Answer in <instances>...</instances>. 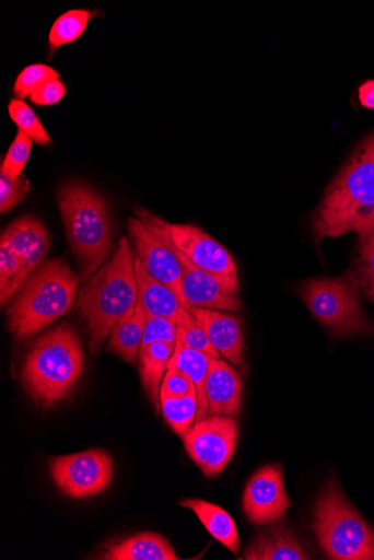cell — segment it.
<instances>
[{
  "instance_id": "cell-1",
  "label": "cell",
  "mask_w": 374,
  "mask_h": 560,
  "mask_svg": "<svg viewBox=\"0 0 374 560\" xmlns=\"http://www.w3.org/2000/svg\"><path fill=\"white\" fill-rule=\"evenodd\" d=\"M312 230L318 242L352 232L361 236L374 230V133L326 188Z\"/></svg>"
},
{
  "instance_id": "cell-2",
  "label": "cell",
  "mask_w": 374,
  "mask_h": 560,
  "mask_svg": "<svg viewBox=\"0 0 374 560\" xmlns=\"http://www.w3.org/2000/svg\"><path fill=\"white\" fill-rule=\"evenodd\" d=\"M137 300L133 256L128 240L122 237L113 259L85 283L79 296L78 311L87 323L92 353L100 352Z\"/></svg>"
},
{
  "instance_id": "cell-3",
  "label": "cell",
  "mask_w": 374,
  "mask_h": 560,
  "mask_svg": "<svg viewBox=\"0 0 374 560\" xmlns=\"http://www.w3.org/2000/svg\"><path fill=\"white\" fill-rule=\"evenodd\" d=\"M84 353L77 332L58 327L39 337L28 351L22 369L27 394L44 409L66 399L80 381Z\"/></svg>"
},
{
  "instance_id": "cell-4",
  "label": "cell",
  "mask_w": 374,
  "mask_h": 560,
  "mask_svg": "<svg viewBox=\"0 0 374 560\" xmlns=\"http://www.w3.org/2000/svg\"><path fill=\"white\" fill-rule=\"evenodd\" d=\"M58 201L71 249L86 283L100 271L113 247L110 209L97 190L79 182L65 184Z\"/></svg>"
},
{
  "instance_id": "cell-5",
  "label": "cell",
  "mask_w": 374,
  "mask_h": 560,
  "mask_svg": "<svg viewBox=\"0 0 374 560\" xmlns=\"http://www.w3.org/2000/svg\"><path fill=\"white\" fill-rule=\"evenodd\" d=\"M79 284L66 261L44 262L10 305L9 330L23 340L51 326L72 308Z\"/></svg>"
},
{
  "instance_id": "cell-6",
  "label": "cell",
  "mask_w": 374,
  "mask_h": 560,
  "mask_svg": "<svg viewBox=\"0 0 374 560\" xmlns=\"http://www.w3.org/2000/svg\"><path fill=\"white\" fill-rule=\"evenodd\" d=\"M313 527L327 557L336 560L374 559V532L348 501L337 481H329L318 498Z\"/></svg>"
},
{
  "instance_id": "cell-7",
  "label": "cell",
  "mask_w": 374,
  "mask_h": 560,
  "mask_svg": "<svg viewBox=\"0 0 374 560\" xmlns=\"http://www.w3.org/2000/svg\"><path fill=\"white\" fill-rule=\"evenodd\" d=\"M360 287L353 271L338 279H313L300 293L307 308L325 328L337 336L372 332L360 304Z\"/></svg>"
},
{
  "instance_id": "cell-8",
  "label": "cell",
  "mask_w": 374,
  "mask_h": 560,
  "mask_svg": "<svg viewBox=\"0 0 374 560\" xmlns=\"http://www.w3.org/2000/svg\"><path fill=\"white\" fill-rule=\"evenodd\" d=\"M136 215L154 235L196 267L215 276L233 291H241L235 260L204 231L194 225L168 223L144 209H137Z\"/></svg>"
},
{
  "instance_id": "cell-9",
  "label": "cell",
  "mask_w": 374,
  "mask_h": 560,
  "mask_svg": "<svg viewBox=\"0 0 374 560\" xmlns=\"http://www.w3.org/2000/svg\"><path fill=\"white\" fill-rule=\"evenodd\" d=\"M239 438V425L235 418L208 417L197 422L183 435L187 454L204 476H219L232 459Z\"/></svg>"
},
{
  "instance_id": "cell-10",
  "label": "cell",
  "mask_w": 374,
  "mask_h": 560,
  "mask_svg": "<svg viewBox=\"0 0 374 560\" xmlns=\"http://www.w3.org/2000/svg\"><path fill=\"white\" fill-rule=\"evenodd\" d=\"M50 470L55 483L69 497L90 498L108 489L114 462L104 450H89L54 457Z\"/></svg>"
},
{
  "instance_id": "cell-11",
  "label": "cell",
  "mask_w": 374,
  "mask_h": 560,
  "mask_svg": "<svg viewBox=\"0 0 374 560\" xmlns=\"http://www.w3.org/2000/svg\"><path fill=\"white\" fill-rule=\"evenodd\" d=\"M291 505L282 466H266L252 477L243 499L244 512L252 524L264 526L282 520Z\"/></svg>"
},
{
  "instance_id": "cell-12",
  "label": "cell",
  "mask_w": 374,
  "mask_h": 560,
  "mask_svg": "<svg viewBox=\"0 0 374 560\" xmlns=\"http://www.w3.org/2000/svg\"><path fill=\"white\" fill-rule=\"evenodd\" d=\"M128 231L144 269L155 280L173 290L187 310L189 305L183 294L182 267L174 250L139 219H129Z\"/></svg>"
},
{
  "instance_id": "cell-13",
  "label": "cell",
  "mask_w": 374,
  "mask_h": 560,
  "mask_svg": "<svg viewBox=\"0 0 374 560\" xmlns=\"http://www.w3.org/2000/svg\"><path fill=\"white\" fill-rule=\"evenodd\" d=\"M172 249L182 267L183 294L189 307L232 313L242 311L239 292L233 291L219 278L196 267L178 250Z\"/></svg>"
},
{
  "instance_id": "cell-14",
  "label": "cell",
  "mask_w": 374,
  "mask_h": 560,
  "mask_svg": "<svg viewBox=\"0 0 374 560\" xmlns=\"http://www.w3.org/2000/svg\"><path fill=\"white\" fill-rule=\"evenodd\" d=\"M135 276L138 294L148 316L172 322L177 327H189L197 322L186 310L177 294L165 284L155 280L143 267L138 256H133Z\"/></svg>"
},
{
  "instance_id": "cell-15",
  "label": "cell",
  "mask_w": 374,
  "mask_h": 560,
  "mask_svg": "<svg viewBox=\"0 0 374 560\" xmlns=\"http://www.w3.org/2000/svg\"><path fill=\"white\" fill-rule=\"evenodd\" d=\"M207 332L214 348L233 366L245 365V340L242 320L221 311L187 308Z\"/></svg>"
},
{
  "instance_id": "cell-16",
  "label": "cell",
  "mask_w": 374,
  "mask_h": 560,
  "mask_svg": "<svg viewBox=\"0 0 374 560\" xmlns=\"http://www.w3.org/2000/svg\"><path fill=\"white\" fill-rule=\"evenodd\" d=\"M208 417L236 418L242 410L244 381L241 373L221 359H213L204 384Z\"/></svg>"
},
{
  "instance_id": "cell-17",
  "label": "cell",
  "mask_w": 374,
  "mask_h": 560,
  "mask_svg": "<svg viewBox=\"0 0 374 560\" xmlns=\"http://www.w3.org/2000/svg\"><path fill=\"white\" fill-rule=\"evenodd\" d=\"M17 254L23 266L25 283L43 265L51 244L50 235L42 222L24 217L13 222L2 234Z\"/></svg>"
},
{
  "instance_id": "cell-18",
  "label": "cell",
  "mask_w": 374,
  "mask_h": 560,
  "mask_svg": "<svg viewBox=\"0 0 374 560\" xmlns=\"http://www.w3.org/2000/svg\"><path fill=\"white\" fill-rule=\"evenodd\" d=\"M249 560H306L304 547L285 522L277 521L264 529L245 551Z\"/></svg>"
},
{
  "instance_id": "cell-19",
  "label": "cell",
  "mask_w": 374,
  "mask_h": 560,
  "mask_svg": "<svg viewBox=\"0 0 374 560\" xmlns=\"http://www.w3.org/2000/svg\"><path fill=\"white\" fill-rule=\"evenodd\" d=\"M101 559L106 560H176L179 559L163 536L142 533L107 546Z\"/></svg>"
},
{
  "instance_id": "cell-20",
  "label": "cell",
  "mask_w": 374,
  "mask_h": 560,
  "mask_svg": "<svg viewBox=\"0 0 374 560\" xmlns=\"http://www.w3.org/2000/svg\"><path fill=\"white\" fill-rule=\"evenodd\" d=\"M179 505L191 509L209 534L231 552H239L241 539L236 523L224 509L200 499H186Z\"/></svg>"
},
{
  "instance_id": "cell-21",
  "label": "cell",
  "mask_w": 374,
  "mask_h": 560,
  "mask_svg": "<svg viewBox=\"0 0 374 560\" xmlns=\"http://www.w3.org/2000/svg\"><path fill=\"white\" fill-rule=\"evenodd\" d=\"M148 314L138 294L135 308L121 319L109 337L107 349L129 364H136L142 346Z\"/></svg>"
},
{
  "instance_id": "cell-22",
  "label": "cell",
  "mask_w": 374,
  "mask_h": 560,
  "mask_svg": "<svg viewBox=\"0 0 374 560\" xmlns=\"http://www.w3.org/2000/svg\"><path fill=\"white\" fill-rule=\"evenodd\" d=\"M174 350L175 343L165 341L154 342L139 350L140 377L156 413L161 412V386Z\"/></svg>"
},
{
  "instance_id": "cell-23",
  "label": "cell",
  "mask_w": 374,
  "mask_h": 560,
  "mask_svg": "<svg viewBox=\"0 0 374 560\" xmlns=\"http://www.w3.org/2000/svg\"><path fill=\"white\" fill-rule=\"evenodd\" d=\"M213 359L214 358H212V355L187 347L183 342L176 340L175 350L168 363V369L183 371L191 377L196 385L198 393L197 422L208 418V401L204 392V384Z\"/></svg>"
},
{
  "instance_id": "cell-24",
  "label": "cell",
  "mask_w": 374,
  "mask_h": 560,
  "mask_svg": "<svg viewBox=\"0 0 374 560\" xmlns=\"http://www.w3.org/2000/svg\"><path fill=\"white\" fill-rule=\"evenodd\" d=\"M25 285L22 262L9 241L0 240V301L5 305Z\"/></svg>"
},
{
  "instance_id": "cell-25",
  "label": "cell",
  "mask_w": 374,
  "mask_h": 560,
  "mask_svg": "<svg viewBox=\"0 0 374 560\" xmlns=\"http://www.w3.org/2000/svg\"><path fill=\"white\" fill-rule=\"evenodd\" d=\"M161 412L173 431L182 436L197 422V390L183 398L161 397Z\"/></svg>"
},
{
  "instance_id": "cell-26",
  "label": "cell",
  "mask_w": 374,
  "mask_h": 560,
  "mask_svg": "<svg viewBox=\"0 0 374 560\" xmlns=\"http://www.w3.org/2000/svg\"><path fill=\"white\" fill-rule=\"evenodd\" d=\"M93 16L95 13L86 10H72L61 15L50 31V48L55 50L77 40L84 33Z\"/></svg>"
},
{
  "instance_id": "cell-27",
  "label": "cell",
  "mask_w": 374,
  "mask_h": 560,
  "mask_svg": "<svg viewBox=\"0 0 374 560\" xmlns=\"http://www.w3.org/2000/svg\"><path fill=\"white\" fill-rule=\"evenodd\" d=\"M353 272L360 290L374 301V230L360 236Z\"/></svg>"
},
{
  "instance_id": "cell-28",
  "label": "cell",
  "mask_w": 374,
  "mask_h": 560,
  "mask_svg": "<svg viewBox=\"0 0 374 560\" xmlns=\"http://www.w3.org/2000/svg\"><path fill=\"white\" fill-rule=\"evenodd\" d=\"M9 113L19 130L28 136L34 142L39 145H46L51 142L50 135L45 130L34 110L24 100H12L9 105Z\"/></svg>"
},
{
  "instance_id": "cell-29",
  "label": "cell",
  "mask_w": 374,
  "mask_h": 560,
  "mask_svg": "<svg viewBox=\"0 0 374 560\" xmlns=\"http://www.w3.org/2000/svg\"><path fill=\"white\" fill-rule=\"evenodd\" d=\"M58 71L45 65H32L26 67L17 77L14 92L17 98L24 100L45 83L59 80Z\"/></svg>"
},
{
  "instance_id": "cell-30",
  "label": "cell",
  "mask_w": 374,
  "mask_h": 560,
  "mask_svg": "<svg viewBox=\"0 0 374 560\" xmlns=\"http://www.w3.org/2000/svg\"><path fill=\"white\" fill-rule=\"evenodd\" d=\"M33 140L22 131L17 135L11 144L8 154L2 164V172L12 178H19L23 175V171L28 162Z\"/></svg>"
},
{
  "instance_id": "cell-31",
  "label": "cell",
  "mask_w": 374,
  "mask_h": 560,
  "mask_svg": "<svg viewBox=\"0 0 374 560\" xmlns=\"http://www.w3.org/2000/svg\"><path fill=\"white\" fill-rule=\"evenodd\" d=\"M31 190L32 186L24 175L12 178L0 173V211L7 213L12 210Z\"/></svg>"
},
{
  "instance_id": "cell-32",
  "label": "cell",
  "mask_w": 374,
  "mask_h": 560,
  "mask_svg": "<svg viewBox=\"0 0 374 560\" xmlns=\"http://www.w3.org/2000/svg\"><path fill=\"white\" fill-rule=\"evenodd\" d=\"M176 325L164 318L148 316L142 346H140L139 350H143L154 342L176 343Z\"/></svg>"
},
{
  "instance_id": "cell-33",
  "label": "cell",
  "mask_w": 374,
  "mask_h": 560,
  "mask_svg": "<svg viewBox=\"0 0 374 560\" xmlns=\"http://www.w3.org/2000/svg\"><path fill=\"white\" fill-rule=\"evenodd\" d=\"M197 390L191 377L177 369H168L162 386L161 397L183 398Z\"/></svg>"
},
{
  "instance_id": "cell-34",
  "label": "cell",
  "mask_w": 374,
  "mask_h": 560,
  "mask_svg": "<svg viewBox=\"0 0 374 560\" xmlns=\"http://www.w3.org/2000/svg\"><path fill=\"white\" fill-rule=\"evenodd\" d=\"M177 340L187 347L206 352L214 359H221L220 352L214 348L207 332L197 323L186 328L177 327Z\"/></svg>"
},
{
  "instance_id": "cell-35",
  "label": "cell",
  "mask_w": 374,
  "mask_h": 560,
  "mask_svg": "<svg viewBox=\"0 0 374 560\" xmlns=\"http://www.w3.org/2000/svg\"><path fill=\"white\" fill-rule=\"evenodd\" d=\"M65 95L66 86L59 79L45 83L33 92L30 98L37 106H55L59 104Z\"/></svg>"
},
{
  "instance_id": "cell-36",
  "label": "cell",
  "mask_w": 374,
  "mask_h": 560,
  "mask_svg": "<svg viewBox=\"0 0 374 560\" xmlns=\"http://www.w3.org/2000/svg\"><path fill=\"white\" fill-rule=\"evenodd\" d=\"M359 98L364 108L374 110V80L366 81L360 86Z\"/></svg>"
}]
</instances>
